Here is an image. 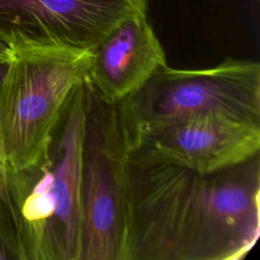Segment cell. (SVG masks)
I'll return each instance as SVG.
<instances>
[{"instance_id":"1","label":"cell","mask_w":260,"mask_h":260,"mask_svg":"<svg viewBox=\"0 0 260 260\" xmlns=\"http://www.w3.org/2000/svg\"><path fill=\"white\" fill-rule=\"evenodd\" d=\"M260 153L200 174L128 152L127 260H241L260 236Z\"/></svg>"},{"instance_id":"2","label":"cell","mask_w":260,"mask_h":260,"mask_svg":"<svg viewBox=\"0 0 260 260\" xmlns=\"http://www.w3.org/2000/svg\"><path fill=\"white\" fill-rule=\"evenodd\" d=\"M89 99L85 80L72 91L38 160L8 173L18 260H79L81 153Z\"/></svg>"},{"instance_id":"3","label":"cell","mask_w":260,"mask_h":260,"mask_svg":"<svg viewBox=\"0 0 260 260\" xmlns=\"http://www.w3.org/2000/svg\"><path fill=\"white\" fill-rule=\"evenodd\" d=\"M0 83V135L9 172L38 160L72 91L87 80L91 49L19 44Z\"/></svg>"},{"instance_id":"4","label":"cell","mask_w":260,"mask_h":260,"mask_svg":"<svg viewBox=\"0 0 260 260\" xmlns=\"http://www.w3.org/2000/svg\"><path fill=\"white\" fill-rule=\"evenodd\" d=\"M117 107L126 131L204 117L260 125V64L231 57L202 69L167 64Z\"/></svg>"},{"instance_id":"5","label":"cell","mask_w":260,"mask_h":260,"mask_svg":"<svg viewBox=\"0 0 260 260\" xmlns=\"http://www.w3.org/2000/svg\"><path fill=\"white\" fill-rule=\"evenodd\" d=\"M127 155L117 105L90 88L81 153L79 260H127Z\"/></svg>"},{"instance_id":"6","label":"cell","mask_w":260,"mask_h":260,"mask_svg":"<svg viewBox=\"0 0 260 260\" xmlns=\"http://www.w3.org/2000/svg\"><path fill=\"white\" fill-rule=\"evenodd\" d=\"M148 0H0V35L19 44L90 50L124 19L147 12Z\"/></svg>"},{"instance_id":"7","label":"cell","mask_w":260,"mask_h":260,"mask_svg":"<svg viewBox=\"0 0 260 260\" xmlns=\"http://www.w3.org/2000/svg\"><path fill=\"white\" fill-rule=\"evenodd\" d=\"M125 134L128 152L200 174L236 166L260 153V125L218 117L125 130Z\"/></svg>"},{"instance_id":"8","label":"cell","mask_w":260,"mask_h":260,"mask_svg":"<svg viewBox=\"0 0 260 260\" xmlns=\"http://www.w3.org/2000/svg\"><path fill=\"white\" fill-rule=\"evenodd\" d=\"M87 82L103 102L118 105L161 66L166 52L147 18V12L132 15L116 25L91 49Z\"/></svg>"},{"instance_id":"9","label":"cell","mask_w":260,"mask_h":260,"mask_svg":"<svg viewBox=\"0 0 260 260\" xmlns=\"http://www.w3.org/2000/svg\"><path fill=\"white\" fill-rule=\"evenodd\" d=\"M8 60H0V83L6 71ZM0 237L8 247L13 259L18 260L17 236L14 213L9 195L8 166L0 135Z\"/></svg>"},{"instance_id":"10","label":"cell","mask_w":260,"mask_h":260,"mask_svg":"<svg viewBox=\"0 0 260 260\" xmlns=\"http://www.w3.org/2000/svg\"><path fill=\"white\" fill-rule=\"evenodd\" d=\"M11 55V48L8 43L0 35V60H9Z\"/></svg>"},{"instance_id":"11","label":"cell","mask_w":260,"mask_h":260,"mask_svg":"<svg viewBox=\"0 0 260 260\" xmlns=\"http://www.w3.org/2000/svg\"><path fill=\"white\" fill-rule=\"evenodd\" d=\"M7 260V259H13L11 252L9 251L8 247L4 243V241L0 237V260Z\"/></svg>"}]
</instances>
